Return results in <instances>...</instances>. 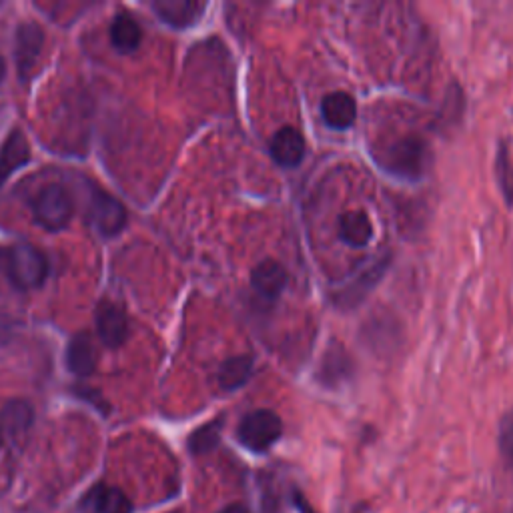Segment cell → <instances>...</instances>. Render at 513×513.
Wrapping results in <instances>:
<instances>
[{"label": "cell", "instance_id": "3957f363", "mask_svg": "<svg viewBox=\"0 0 513 513\" xmlns=\"http://www.w3.org/2000/svg\"><path fill=\"white\" fill-rule=\"evenodd\" d=\"M73 199L63 185L45 187L33 201L35 221L47 231H61L73 217Z\"/></svg>", "mask_w": 513, "mask_h": 513}, {"label": "cell", "instance_id": "7a4b0ae2", "mask_svg": "<svg viewBox=\"0 0 513 513\" xmlns=\"http://www.w3.org/2000/svg\"><path fill=\"white\" fill-rule=\"evenodd\" d=\"M281 435H283V421L271 409L251 411L249 415L243 417L237 429L239 441L255 453H263L269 447H273Z\"/></svg>", "mask_w": 513, "mask_h": 513}, {"label": "cell", "instance_id": "8992f818", "mask_svg": "<svg viewBox=\"0 0 513 513\" xmlns=\"http://www.w3.org/2000/svg\"><path fill=\"white\" fill-rule=\"evenodd\" d=\"M45 45V33L37 23H23L17 29V41H15V59L19 65L21 79L27 81L33 73Z\"/></svg>", "mask_w": 513, "mask_h": 513}, {"label": "cell", "instance_id": "7c38bea8", "mask_svg": "<svg viewBox=\"0 0 513 513\" xmlns=\"http://www.w3.org/2000/svg\"><path fill=\"white\" fill-rule=\"evenodd\" d=\"M287 281H289L287 271L273 259L259 263L251 275L253 289L265 299H277L287 287Z\"/></svg>", "mask_w": 513, "mask_h": 513}, {"label": "cell", "instance_id": "5b68a950", "mask_svg": "<svg viewBox=\"0 0 513 513\" xmlns=\"http://www.w3.org/2000/svg\"><path fill=\"white\" fill-rule=\"evenodd\" d=\"M91 221L105 237H113L125 229L127 211L109 193L95 191L91 195Z\"/></svg>", "mask_w": 513, "mask_h": 513}, {"label": "cell", "instance_id": "44dd1931", "mask_svg": "<svg viewBox=\"0 0 513 513\" xmlns=\"http://www.w3.org/2000/svg\"><path fill=\"white\" fill-rule=\"evenodd\" d=\"M495 175L499 189L503 193V199L507 205H513V165L509 159V149L505 143H499L497 147V157H495Z\"/></svg>", "mask_w": 513, "mask_h": 513}, {"label": "cell", "instance_id": "277c9868", "mask_svg": "<svg viewBox=\"0 0 513 513\" xmlns=\"http://www.w3.org/2000/svg\"><path fill=\"white\" fill-rule=\"evenodd\" d=\"M425 157H427V147L423 139H419L417 135H409L395 141L389 147L385 155V165L391 173L399 177L417 179L425 169Z\"/></svg>", "mask_w": 513, "mask_h": 513}, {"label": "cell", "instance_id": "6da1fadb", "mask_svg": "<svg viewBox=\"0 0 513 513\" xmlns=\"http://www.w3.org/2000/svg\"><path fill=\"white\" fill-rule=\"evenodd\" d=\"M3 265L11 283L21 291L41 287L49 275L47 257L29 243H19L5 251Z\"/></svg>", "mask_w": 513, "mask_h": 513}, {"label": "cell", "instance_id": "7402d4cb", "mask_svg": "<svg viewBox=\"0 0 513 513\" xmlns=\"http://www.w3.org/2000/svg\"><path fill=\"white\" fill-rule=\"evenodd\" d=\"M33 421V411L27 403L23 401H15L5 409V423L7 427L15 433V431H23L31 425Z\"/></svg>", "mask_w": 513, "mask_h": 513}, {"label": "cell", "instance_id": "603a6c76", "mask_svg": "<svg viewBox=\"0 0 513 513\" xmlns=\"http://www.w3.org/2000/svg\"><path fill=\"white\" fill-rule=\"evenodd\" d=\"M499 449L503 459L513 465V409L505 413L499 427Z\"/></svg>", "mask_w": 513, "mask_h": 513}, {"label": "cell", "instance_id": "5bb4252c", "mask_svg": "<svg viewBox=\"0 0 513 513\" xmlns=\"http://www.w3.org/2000/svg\"><path fill=\"white\" fill-rule=\"evenodd\" d=\"M85 503L95 511V513H131L133 511V505H131V499L119 489V487H113V485H95Z\"/></svg>", "mask_w": 513, "mask_h": 513}, {"label": "cell", "instance_id": "2e32d148", "mask_svg": "<svg viewBox=\"0 0 513 513\" xmlns=\"http://www.w3.org/2000/svg\"><path fill=\"white\" fill-rule=\"evenodd\" d=\"M351 375H353V361L347 355V351L339 349L337 345L327 349V353L321 361L317 379L327 387H335V385L347 381Z\"/></svg>", "mask_w": 513, "mask_h": 513}, {"label": "cell", "instance_id": "9a60e30c", "mask_svg": "<svg viewBox=\"0 0 513 513\" xmlns=\"http://www.w3.org/2000/svg\"><path fill=\"white\" fill-rule=\"evenodd\" d=\"M67 365L79 377H87L97 369V349L87 333L75 335L71 339L67 349Z\"/></svg>", "mask_w": 513, "mask_h": 513}, {"label": "cell", "instance_id": "52a82bcc", "mask_svg": "<svg viewBox=\"0 0 513 513\" xmlns=\"http://www.w3.org/2000/svg\"><path fill=\"white\" fill-rule=\"evenodd\" d=\"M207 5L197 0H157L153 11L157 17L173 29L193 27L205 13Z\"/></svg>", "mask_w": 513, "mask_h": 513}, {"label": "cell", "instance_id": "ba28073f", "mask_svg": "<svg viewBox=\"0 0 513 513\" xmlns=\"http://www.w3.org/2000/svg\"><path fill=\"white\" fill-rule=\"evenodd\" d=\"M97 331L107 347H121L129 337L127 313L115 303H103L97 311Z\"/></svg>", "mask_w": 513, "mask_h": 513}, {"label": "cell", "instance_id": "9c48e42d", "mask_svg": "<svg viewBox=\"0 0 513 513\" xmlns=\"http://www.w3.org/2000/svg\"><path fill=\"white\" fill-rule=\"evenodd\" d=\"M271 157L285 169L297 167L305 157V139L295 127L279 129L271 139Z\"/></svg>", "mask_w": 513, "mask_h": 513}, {"label": "cell", "instance_id": "d6986e66", "mask_svg": "<svg viewBox=\"0 0 513 513\" xmlns=\"http://www.w3.org/2000/svg\"><path fill=\"white\" fill-rule=\"evenodd\" d=\"M253 373V357L249 355H237L227 359L219 369V385L225 391L241 389Z\"/></svg>", "mask_w": 513, "mask_h": 513}, {"label": "cell", "instance_id": "ffe728a7", "mask_svg": "<svg viewBox=\"0 0 513 513\" xmlns=\"http://www.w3.org/2000/svg\"><path fill=\"white\" fill-rule=\"evenodd\" d=\"M221 429H223V419H215L203 427H199L191 437H189V449L195 455L209 453L217 447L221 439Z\"/></svg>", "mask_w": 513, "mask_h": 513}, {"label": "cell", "instance_id": "8fae6325", "mask_svg": "<svg viewBox=\"0 0 513 513\" xmlns=\"http://www.w3.org/2000/svg\"><path fill=\"white\" fill-rule=\"evenodd\" d=\"M321 117L331 129L345 131L357 119V103L349 93L335 91L323 99Z\"/></svg>", "mask_w": 513, "mask_h": 513}, {"label": "cell", "instance_id": "484cf974", "mask_svg": "<svg viewBox=\"0 0 513 513\" xmlns=\"http://www.w3.org/2000/svg\"><path fill=\"white\" fill-rule=\"evenodd\" d=\"M0 445H3V429H0Z\"/></svg>", "mask_w": 513, "mask_h": 513}, {"label": "cell", "instance_id": "4fadbf2b", "mask_svg": "<svg viewBox=\"0 0 513 513\" xmlns=\"http://www.w3.org/2000/svg\"><path fill=\"white\" fill-rule=\"evenodd\" d=\"M387 267V259L383 263H375L371 269L363 271L353 283H349L347 287L339 289L335 295H333V303L337 307H343V309H351L355 307L361 299H365V295L373 289V285L381 279L383 271Z\"/></svg>", "mask_w": 513, "mask_h": 513}, {"label": "cell", "instance_id": "30bf717a", "mask_svg": "<svg viewBox=\"0 0 513 513\" xmlns=\"http://www.w3.org/2000/svg\"><path fill=\"white\" fill-rule=\"evenodd\" d=\"M31 159V147L27 137L15 129L3 149H0V187H3L19 169H23Z\"/></svg>", "mask_w": 513, "mask_h": 513}, {"label": "cell", "instance_id": "d4e9b609", "mask_svg": "<svg viewBox=\"0 0 513 513\" xmlns=\"http://www.w3.org/2000/svg\"><path fill=\"white\" fill-rule=\"evenodd\" d=\"M5 75H7V65H5V59L0 57V83L5 81Z\"/></svg>", "mask_w": 513, "mask_h": 513}, {"label": "cell", "instance_id": "e0dca14e", "mask_svg": "<svg viewBox=\"0 0 513 513\" xmlns=\"http://www.w3.org/2000/svg\"><path fill=\"white\" fill-rule=\"evenodd\" d=\"M339 237L349 247H365L373 237V225L363 211H347L339 217Z\"/></svg>", "mask_w": 513, "mask_h": 513}, {"label": "cell", "instance_id": "ac0fdd59", "mask_svg": "<svg viewBox=\"0 0 513 513\" xmlns=\"http://www.w3.org/2000/svg\"><path fill=\"white\" fill-rule=\"evenodd\" d=\"M143 41V31L139 23L129 15H119L111 27V43L113 47L123 53H135Z\"/></svg>", "mask_w": 513, "mask_h": 513}, {"label": "cell", "instance_id": "cb8c5ba5", "mask_svg": "<svg viewBox=\"0 0 513 513\" xmlns=\"http://www.w3.org/2000/svg\"><path fill=\"white\" fill-rule=\"evenodd\" d=\"M221 513H251V511L241 503H233V505H227Z\"/></svg>", "mask_w": 513, "mask_h": 513}]
</instances>
